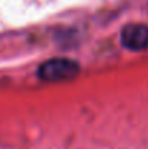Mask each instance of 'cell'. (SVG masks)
<instances>
[{
    "instance_id": "6da1fadb",
    "label": "cell",
    "mask_w": 148,
    "mask_h": 149,
    "mask_svg": "<svg viewBox=\"0 0 148 149\" xmlns=\"http://www.w3.org/2000/svg\"><path fill=\"white\" fill-rule=\"evenodd\" d=\"M122 44L132 51H141L148 47V26L131 23L122 31Z\"/></svg>"
},
{
    "instance_id": "7a4b0ae2",
    "label": "cell",
    "mask_w": 148,
    "mask_h": 149,
    "mask_svg": "<svg viewBox=\"0 0 148 149\" xmlns=\"http://www.w3.org/2000/svg\"><path fill=\"white\" fill-rule=\"evenodd\" d=\"M77 71V65L65 61V59H55L42 67V75L48 80H60L73 75Z\"/></svg>"
}]
</instances>
